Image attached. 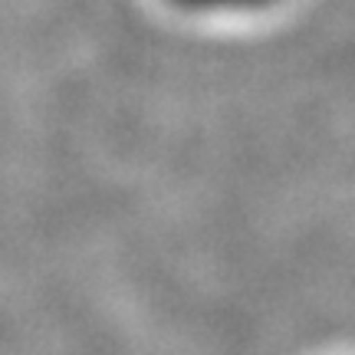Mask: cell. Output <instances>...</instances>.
Segmentation results:
<instances>
[{
  "label": "cell",
  "instance_id": "6da1fadb",
  "mask_svg": "<svg viewBox=\"0 0 355 355\" xmlns=\"http://www.w3.org/2000/svg\"><path fill=\"white\" fill-rule=\"evenodd\" d=\"M171 7L184 13H204V17H211V13H263L270 7H277L279 0H165Z\"/></svg>",
  "mask_w": 355,
  "mask_h": 355
}]
</instances>
